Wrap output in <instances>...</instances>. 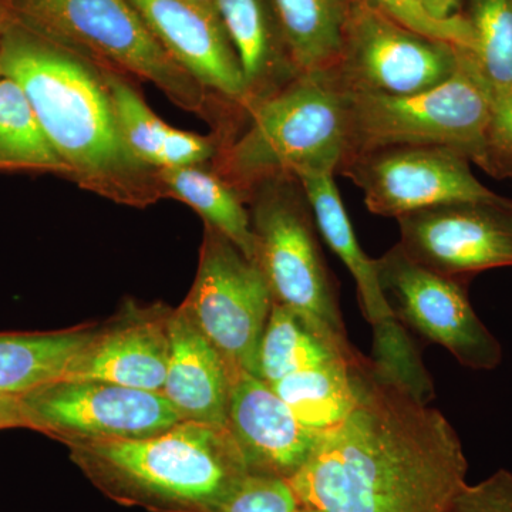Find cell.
<instances>
[{"instance_id": "1", "label": "cell", "mask_w": 512, "mask_h": 512, "mask_svg": "<svg viewBox=\"0 0 512 512\" xmlns=\"http://www.w3.org/2000/svg\"><path fill=\"white\" fill-rule=\"evenodd\" d=\"M356 389L348 419L322 434L289 481L295 497L323 512H448L467 484L457 431L369 357Z\"/></svg>"}, {"instance_id": "2", "label": "cell", "mask_w": 512, "mask_h": 512, "mask_svg": "<svg viewBox=\"0 0 512 512\" xmlns=\"http://www.w3.org/2000/svg\"><path fill=\"white\" fill-rule=\"evenodd\" d=\"M0 72L26 93L67 178L116 204L163 200L157 171L128 153L99 67L9 20L0 25Z\"/></svg>"}, {"instance_id": "3", "label": "cell", "mask_w": 512, "mask_h": 512, "mask_svg": "<svg viewBox=\"0 0 512 512\" xmlns=\"http://www.w3.org/2000/svg\"><path fill=\"white\" fill-rule=\"evenodd\" d=\"M69 448L97 490L150 512H221L249 476L228 429L195 421L147 439Z\"/></svg>"}, {"instance_id": "4", "label": "cell", "mask_w": 512, "mask_h": 512, "mask_svg": "<svg viewBox=\"0 0 512 512\" xmlns=\"http://www.w3.org/2000/svg\"><path fill=\"white\" fill-rule=\"evenodd\" d=\"M241 136L222 144L214 171L248 202L274 178L338 173L349 153L348 92L332 70L302 73L256 104Z\"/></svg>"}, {"instance_id": "5", "label": "cell", "mask_w": 512, "mask_h": 512, "mask_svg": "<svg viewBox=\"0 0 512 512\" xmlns=\"http://www.w3.org/2000/svg\"><path fill=\"white\" fill-rule=\"evenodd\" d=\"M9 22L107 70L150 82L210 120L212 94L174 62L131 0H2Z\"/></svg>"}, {"instance_id": "6", "label": "cell", "mask_w": 512, "mask_h": 512, "mask_svg": "<svg viewBox=\"0 0 512 512\" xmlns=\"http://www.w3.org/2000/svg\"><path fill=\"white\" fill-rule=\"evenodd\" d=\"M349 157L379 148L433 146L490 168V83L470 50L447 82L410 96L348 93ZM345 163V161H343Z\"/></svg>"}, {"instance_id": "7", "label": "cell", "mask_w": 512, "mask_h": 512, "mask_svg": "<svg viewBox=\"0 0 512 512\" xmlns=\"http://www.w3.org/2000/svg\"><path fill=\"white\" fill-rule=\"evenodd\" d=\"M248 202L256 264L268 281L274 302L309 320L343 352L359 355L346 335L335 285L301 183L288 177L265 181L252 191Z\"/></svg>"}, {"instance_id": "8", "label": "cell", "mask_w": 512, "mask_h": 512, "mask_svg": "<svg viewBox=\"0 0 512 512\" xmlns=\"http://www.w3.org/2000/svg\"><path fill=\"white\" fill-rule=\"evenodd\" d=\"M460 47L394 22L363 0H349L332 73L348 93L410 96L456 74Z\"/></svg>"}, {"instance_id": "9", "label": "cell", "mask_w": 512, "mask_h": 512, "mask_svg": "<svg viewBox=\"0 0 512 512\" xmlns=\"http://www.w3.org/2000/svg\"><path fill=\"white\" fill-rule=\"evenodd\" d=\"M184 305L232 372L256 376L274 296L259 265L210 225L204 228L197 276Z\"/></svg>"}, {"instance_id": "10", "label": "cell", "mask_w": 512, "mask_h": 512, "mask_svg": "<svg viewBox=\"0 0 512 512\" xmlns=\"http://www.w3.org/2000/svg\"><path fill=\"white\" fill-rule=\"evenodd\" d=\"M26 429L67 447L157 436L183 421L163 392L92 379H59L20 396Z\"/></svg>"}, {"instance_id": "11", "label": "cell", "mask_w": 512, "mask_h": 512, "mask_svg": "<svg viewBox=\"0 0 512 512\" xmlns=\"http://www.w3.org/2000/svg\"><path fill=\"white\" fill-rule=\"evenodd\" d=\"M376 266L386 301L404 328L443 346L463 366L500 365V342L474 312L460 279L419 264L399 244L376 259Z\"/></svg>"}, {"instance_id": "12", "label": "cell", "mask_w": 512, "mask_h": 512, "mask_svg": "<svg viewBox=\"0 0 512 512\" xmlns=\"http://www.w3.org/2000/svg\"><path fill=\"white\" fill-rule=\"evenodd\" d=\"M320 235L355 278L363 315L373 328V352L369 357L376 372L402 384L414 396L429 403L433 382L424 369L409 330L396 319L380 285L376 259L360 247L340 198L333 174H309L299 178Z\"/></svg>"}, {"instance_id": "13", "label": "cell", "mask_w": 512, "mask_h": 512, "mask_svg": "<svg viewBox=\"0 0 512 512\" xmlns=\"http://www.w3.org/2000/svg\"><path fill=\"white\" fill-rule=\"evenodd\" d=\"M365 195L366 207L379 217L400 218L454 202L500 201L454 150L397 146L355 154L340 165Z\"/></svg>"}, {"instance_id": "14", "label": "cell", "mask_w": 512, "mask_h": 512, "mask_svg": "<svg viewBox=\"0 0 512 512\" xmlns=\"http://www.w3.org/2000/svg\"><path fill=\"white\" fill-rule=\"evenodd\" d=\"M399 247L450 278L512 266V201L454 202L397 218Z\"/></svg>"}, {"instance_id": "15", "label": "cell", "mask_w": 512, "mask_h": 512, "mask_svg": "<svg viewBox=\"0 0 512 512\" xmlns=\"http://www.w3.org/2000/svg\"><path fill=\"white\" fill-rule=\"evenodd\" d=\"M173 309L128 303L116 318L96 328L63 379H92L161 392L170 362Z\"/></svg>"}, {"instance_id": "16", "label": "cell", "mask_w": 512, "mask_h": 512, "mask_svg": "<svg viewBox=\"0 0 512 512\" xmlns=\"http://www.w3.org/2000/svg\"><path fill=\"white\" fill-rule=\"evenodd\" d=\"M227 429L249 476L286 483L302 470L322 437L303 426L268 383L247 372L232 383Z\"/></svg>"}, {"instance_id": "17", "label": "cell", "mask_w": 512, "mask_h": 512, "mask_svg": "<svg viewBox=\"0 0 512 512\" xmlns=\"http://www.w3.org/2000/svg\"><path fill=\"white\" fill-rule=\"evenodd\" d=\"M160 45L207 92L247 116V87L237 53L215 10L187 0H131Z\"/></svg>"}, {"instance_id": "18", "label": "cell", "mask_w": 512, "mask_h": 512, "mask_svg": "<svg viewBox=\"0 0 512 512\" xmlns=\"http://www.w3.org/2000/svg\"><path fill=\"white\" fill-rule=\"evenodd\" d=\"M170 362L163 390L183 421L227 429L229 396L237 373L198 328L187 306L171 311Z\"/></svg>"}, {"instance_id": "19", "label": "cell", "mask_w": 512, "mask_h": 512, "mask_svg": "<svg viewBox=\"0 0 512 512\" xmlns=\"http://www.w3.org/2000/svg\"><path fill=\"white\" fill-rule=\"evenodd\" d=\"M215 10L237 53L245 87L247 117L256 104L299 76L269 0H215Z\"/></svg>"}, {"instance_id": "20", "label": "cell", "mask_w": 512, "mask_h": 512, "mask_svg": "<svg viewBox=\"0 0 512 512\" xmlns=\"http://www.w3.org/2000/svg\"><path fill=\"white\" fill-rule=\"evenodd\" d=\"M101 73L109 86L121 140L138 163L158 171L207 165L217 158L225 143L220 134L201 136L171 127L150 109L130 79L107 70Z\"/></svg>"}, {"instance_id": "21", "label": "cell", "mask_w": 512, "mask_h": 512, "mask_svg": "<svg viewBox=\"0 0 512 512\" xmlns=\"http://www.w3.org/2000/svg\"><path fill=\"white\" fill-rule=\"evenodd\" d=\"M94 332L96 326L83 325L56 332L0 333V390L22 396L63 379Z\"/></svg>"}, {"instance_id": "22", "label": "cell", "mask_w": 512, "mask_h": 512, "mask_svg": "<svg viewBox=\"0 0 512 512\" xmlns=\"http://www.w3.org/2000/svg\"><path fill=\"white\" fill-rule=\"evenodd\" d=\"M164 198L184 202L217 229L248 259L256 262L255 235L245 200L207 165L165 168L157 171Z\"/></svg>"}, {"instance_id": "23", "label": "cell", "mask_w": 512, "mask_h": 512, "mask_svg": "<svg viewBox=\"0 0 512 512\" xmlns=\"http://www.w3.org/2000/svg\"><path fill=\"white\" fill-rule=\"evenodd\" d=\"M360 365L365 356H350L288 306L274 302L258 350L256 377L269 386L302 370L312 369L333 359Z\"/></svg>"}, {"instance_id": "24", "label": "cell", "mask_w": 512, "mask_h": 512, "mask_svg": "<svg viewBox=\"0 0 512 512\" xmlns=\"http://www.w3.org/2000/svg\"><path fill=\"white\" fill-rule=\"evenodd\" d=\"M299 73L332 70L339 59L349 0H269Z\"/></svg>"}, {"instance_id": "25", "label": "cell", "mask_w": 512, "mask_h": 512, "mask_svg": "<svg viewBox=\"0 0 512 512\" xmlns=\"http://www.w3.org/2000/svg\"><path fill=\"white\" fill-rule=\"evenodd\" d=\"M363 362L352 365L339 357L286 376L271 387L303 426L325 434L352 413L357 402L356 369Z\"/></svg>"}, {"instance_id": "26", "label": "cell", "mask_w": 512, "mask_h": 512, "mask_svg": "<svg viewBox=\"0 0 512 512\" xmlns=\"http://www.w3.org/2000/svg\"><path fill=\"white\" fill-rule=\"evenodd\" d=\"M0 171H30L67 177V168L47 138L22 87L0 77Z\"/></svg>"}, {"instance_id": "27", "label": "cell", "mask_w": 512, "mask_h": 512, "mask_svg": "<svg viewBox=\"0 0 512 512\" xmlns=\"http://www.w3.org/2000/svg\"><path fill=\"white\" fill-rule=\"evenodd\" d=\"M474 33L471 53L490 86L512 83V0H464Z\"/></svg>"}, {"instance_id": "28", "label": "cell", "mask_w": 512, "mask_h": 512, "mask_svg": "<svg viewBox=\"0 0 512 512\" xmlns=\"http://www.w3.org/2000/svg\"><path fill=\"white\" fill-rule=\"evenodd\" d=\"M363 2L414 32L473 52V28L464 13L456 18L440 20L429 15L420 0H363Z\"/></svg>"}, {"instance_id": "29", "label": "cell", "mask_w": 512, "mask_h": 512, "mask_svg": "<svg viewBox=\"0 0 512 512\" xmlns=\"http://www.w3.org/2000/svg\"><path fill=\"white\" fill-rule=\"evenodd\" d=\"M296 504L298 498L286 481L248 476L222 512H292Z\"/></svg>"}, {"instance_id": "30", "label": "cell", "mask_w": 512, "mask_h": 512, "mask_svg": "<svg viewBox=\"0 0 512 512\" xmlns=\"http://www.w3.org/2000/svg\"><path fill=\"white\" fill-rule=\"evenodd\" d=\"M448 512H512V473L498 470L481 483L464 485Z\"/></svg>"}, {"instance_id": "31", "label": "cell", "mask_w": 512, "mask_h": 512, "mask_svg": "<svg viewBox=\"0 0 512 512\" xmlns=\"http://www.w3.org/2000/svg\"><path fill=\"white\" fill-rule=\"evenodd\" d=\"M490 168L498 154L512 156V83L490 86Z\"/></svg>"}, {"instance_id": "32", "label": "cell", "mask_w": 512, "mask_h": 512, "mask_svg": "<svg viewBox=\"0 0 512 512\" xmlns=\"http://www.w3.org/2000/svg\"><path fill=\"white\" fill-rule=\"evenodd\" d=\"M25 427L26 419L23 412L22 399L19 394L0 390V430Z\"/></svg>"}, {"instance_id": "33", "label": "cell", "mask_w": 512, "mask_h": 512, "mask_svg": "<svg viewBox=\"0 0 512 512\" xmlns=\"http://www.w3.org/2000/svg\"><path fill=\"white\" fill-rule=\"evenodd\" d=\"M423 8L433 18L446 20L464 13V0H420Z\"/></svg>"}, {"instance_id": "34", "label": "cell", "mask_w": 512, "mask_h": 512, "mask_svg": "<svg viewBox=\"0 0 512 512\" xmlns=\"http://www.w3.org/2000/svg\"><path fill=\"white\" fill-rule=\"evenodd\" d=\"M192 5L200 6L202 9L215 10V0H187ZM217 12V10H215Z\"/></svg>"}, {"instance_id": "35", "label": "cell", "mask_w": 512, "mask_h": 512, "mask_svg": "<svg viewBox=\"0 0 512 512\" xmlns=\"http://www.w3.org/2000/svg\"><path fill=\"white\" fill-rule=\"evenodd\" d=\"M3 19H5V15H3L2 0H0V25H2Z\"/></svg>"}, {"instance_id": "36", "label": "cell", "mask_w": 512, "mask_h": 512, "mask_svg": "<svg viewBox=\"0 0 512 512\" xmlns=\"http://www.w3.org/2000/svg\"><path fill=\"white\" fill-rule=\"evenodd\" d=\"M0 77H2V72H0Z\"/></svg>"}]
</instances>
